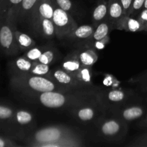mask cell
<instances>
[{"mask_svg": "<svg viewBox=\"0 0 147 147\" xmlns=\"http://www.w3.org/2000/svg\"><path fill=\"white\" fill-rule=\"evenodd\" d=\"M49 71H50L49 65L35 62L29 73L32 75H35V76H45L48 74Z\"/></svg>", "mask_w": 147, "mask_h": 147, "instance_id": "44dd1931", "label": "cell"}, {"mask_svg": "<svg viewBox=\"0 0 147 147\" xmlns=\"http://www.w3.org/2000/svg\"><path fill=\"white\" fill-rule=\"evenodd\" d=\"M108 98L112 102H121L125 98V93L120 90H111L108 93Z\"/></svg>", "mask_w": 147, "mask_h": 147, "instance_id": "d4e9b609", "label": "cell"}, {"mask_svg": "<svg viewBox=\"0 0 147 147\" xmlns=\"http://www.w3.org/2000/svg\"><path fill=\"white\" fill-rule=\"evenodd\" d=\"M108 13L109 20L113 27L121 30V25L125 18V15L120 0L108 1Z\"/></svg>", "mask_w": 147, "mask_h": 147, "instance_id": "5b68a950", "label": "cell"}, {"mask_svg": "<svg viewBox=\"0 0 147 147\" xmlns=\"http://www.w3.org/2000/svg\"><path fill=\"white\" fill-rule=\"evenodd\" d=\"M144 113V110L141 106H133L126 109L123 112V117L127 121H133L142 117Z\"/></svg>", "mask_w": 147, "mask_h": 147, "instance_id": "e0dca14e", "label": "cell"}, {"mask_svg": "<svg viewBox=\"0 0 147 147\" xmlns=\"http://www.w3.org/2000/svg\"><path fill=\"white\" fill-rule=\"evenodd\" d=\"M7 146H8V143H7V141L0 137V147H4Z\"/></svg>", "mask_w": 147, "mask_h": 147, "instance_id": "d590c367", "label": "cell"}, {"mask_svg": "<svg viewBox=\"0 0 147 147\" xmlns=\"http://www.w3.org/2000/svg\"><path fill=\"white\" fill-rule=\"evenodd\" d=\"M135 145L139 146H147V134L139 137L136 140Z\"/></svg>", "mask_w": 147, "mask_h": 147, "instance_id": "d6a6232c", "label": "cell"}, {"mask_svg": "<svg viewBox=\"0 0 147 147\" xmlns=\"http://www.w3.org/2000/svg\"><path fill=\"white\" fill-rule=\"evenodd\" d=\"M53 59H54V53L52 50H48L42 52L37 62L43 64L50 65L53 61Z\"/></svg>", "mask_w": 147, "mask_h": 147, "instance_id": "484cf974", "label": "cell"}, {"mask_svg": "<svg viewBox=\"0 0 147 147\" xmlns=\"http://www.w3.org/2000/svg\"><path fill=\"white\" fill-rule=\"evenodd\" d=\"M34 63L35 62H32L25 57H20L14 60L13 68L16 73H18V74L29 73Z\"/></svg>", "mask_w": 147, "mask_h": 147, "instance_id": "30bf717a", "label": "cell"}, {"mask_svg": "<svg viewBox=\"0 0 147 147\" xmlns=\"http://www.w3.org/2000/svg\"><path fill=\"white\" fill-rule=\"evenodd\" d=\"M144 1L145 0H134L129 16L134 17V16H136L137 12H140L144 7Z\"/></svg>", "mask_w": 147, "mask_h": 147, "instance_id": "4316f807", "label": "cell"}, {"mask_svg": "<svg viewBox=\"0 0 147 147\" xmlns=\"http://www.w3.org/2000/svg\"><path fill=\"white\" fill-rule=\"evenodd\" d=\"M32 140L34 146L56 147L72 146L68 131L59 126H48L37 131Z\"/></svg>", "mask_w": 147, "mask_h": 147, "instance_id": "6da1fadb", "label": "cell"}, {"mask_svg": "<svg viewBox=\"0 0 147 147\" xmlns=\"http://www.w3.org/2000/svg\"><path fill=\"white\" fill-rule=\"evenodd\" d=\"M53 77L57 83L63 86L74 87V86H79L80 83L74 76L63 69H57L55 70L53 72Z\"/></svg>", "mask_w": 147, "mask_h": 147, "instance_id": "52a82bcc", "label": "cell"}, {"mask_svg": "<svg viewBox=\"0 0 147 147\" xmlns=\"http://www.w3.org/2000/svg\"><path fill=\"white\" fill-rule=\"evenodd\" d=\"M7 1L11 7H16V6L20 5L22 0H7Z\"/></svg>", "mask_w": 147, "mask_h": 147, "instance_id": "e575fe53", "label": "cell"}, {"mask_svg": "<svg viewBox=\"0 0 147 147\" xmlns=\"http://www.w3.org/2000/svg\"><path fill=\"white\" fill-rule=\"evenodd\" d=\"M41 30L43 35L47 38H53L55 34L54 23L51 19L40 18Z\"/></svg>", "mask_w": 147, "mask_h": 147, "instance_id": "5bb4252c", "label": "cell"}, {"mask_svg": "<svg viewBox=\"0 0 147 147\" xmlns=\"http://www.w3.org/2000/svg\"><path fill=\"white\" fill-rule=\"evenodd\" d=\"M137 19L141 22L144 27L147 24V9H143L138 15Z\"/></svg>", "mask_w": 147, "mask_h": 147, "instance_id": "1f68e13d", "label": "cell"}, {"mask_svg": "<svg viewBox=\"0 0 147 147\" xmlns=\"http://www.w3.org/2000/svg\"><path fill=\"white\" fill-rule=\"evenodd\" d=\"M42 53V51L41 49L33 47L26 52L24 57H25L28 60H31L32 62H37Z\"/></svg>", "mask_w": 147, "mask_h": 147, "instance_id": "603a6c76", "label": "cell"}, {"mask_svg": "<svg viewBox=\"0 0 147 147\" xmlns=\"http://www.w3.org/2000/svg\"><path fill=\"white\" fill-rule=\"evenodd\" d=\"M108 2L105 0H100L93 13V19L96 22H99L107 16Z\"/></svg>", "mask_w": 147, "mask_h": 147, "instance_id": "9a60e30c", "label": "cell"}, {"mask_svg": "<svg viewBox=\"0 0 147 147\" xmlns=\"http://www.w3.org/2000/svg\"><path fill=\"white\" fill-rule=\"evenodd\" d=\"M1 0H0V2H1Z\"/></svg>", "mask_w": 147, "mask_h": 147, "instance_id": "60d3db41", "label": "cell"}, {"mask_svg": "<svg viewBox=\"0 0 147 147\" xmlns=\"http://www.w3.org/2000/svg\"><path fill=\"white\" fill-rule=\"evenodd\" d=\"M83 66L84 65L81 64L78 58H68L65 60L62 64V67L63 70L71 74L75 78Z\"/></svg>", "mask_w": 147, "mask_h": 147, "instance_id": "4fadbf2b", "label": "cell"}, {"mask_svg": "<svg viewBox=\"0 0 147 147\" xmlns=\"http://www.w3.org/2000/svg\"><path fill=\"white\" fill-rule=\"evenodd\" d=\"M55 28V34L58 38H63L69 34L78 27L68 11L62 9L60 7H55L53 18Z\"/></svg>", "mask_w": 147, "mask_h": 147, "instance_id": "7a4b0ae2", "label": "cell"}, {"mask_svg": "<svg viewBox=\"0 0 147 147\" xmlns=\"http://www.w3.org/2000/svg\"><path fill=\"white\" fill-rule=\"evenodd\" d=\"M76 78L81 84H89L91 82V73L87 66H83L80 71L76 74Z\"/></svg>", "mask_w": 147, "mask_h": 147, "instance_id": "ffe728a7", "label": "cell"}, {"mask_svg": "<svg viewBox=\"0 0 147 147\" xmlns=\"http://www.w3.org/2000/svg\"><path fill=\"white\" fill-rule=\"evenodd\" d=\"M16 120L17 123L21 125H26L32 121V116L31 113L26 111H19L16 113Z\"/></svg>", "mask_w": 147, "mask_h": 147, "instance_id": "7402d4cb", "label": "cell"}, {"mask_svg": "<svg viewBox=\"0 0 147 147\" xmlns=\"http://www.w3.org/2000/svg\"><path fill=\"white\" fill-rule=\"evenodd\" d=\"M120 1L121 3L122 7H123L125 17H129L130 15L132 3H133L134 0H120Z\"/></svg>", "mask_w": 147, "mask_h": 147, "instance_id": "4dcf8cb0", "label": "cell"}, {"mask_svg": "<svg viewBox=\"0 0 147 147\" xmlns=\"http://www.w3.org/2000/svg\"><path fill=\"white\" fill-rule=\"evenodd\" d=\"M109 32V25L107 23L102 22L98 26L96 30H94V32L93 34V39L96 42L103 40L107 37Z\"/></svg>", "mask_w": 147, "mask_h": 147, "instance_id": "d6986e66", "label": "cell"}, {"mask_svg": "<svg viewBox=\"0 0 147 147\" xmlns=\"http://www.w3.org/2000/svg\"><path fill=\"white\" fill-rule=\"evenodd\" d=\"M55 2L58 7L66 11H70L73 6L70 0H55Z\"/></svg>", "mask_w": 147, "mask_h": 147, "instance_id": "f546056e", "label": "cell"}, {"mask_svg": "<svg viewBox=\"0 0 147 147\" xmlns=\"http://www.w3.org/2000/svg\"><path fill=\"white\" fill-rule=\"evenodd\" d=\"M120 131V125L114 120L105 122L101 126V132L106 136H113Z\"/></svg>", "mask_w": 147, "mask_h": 147, "instance_id": "ac0fdd59", "label": "cell"}, {"mask_svg": "<svg viewBox=\"0 0 147 147\" xmlns=\"http://www.w3.org/2000/svg\"><path fill=\"white\" fill-rule=\"evenodd\" d=\"M94 29L90 25H81L74 29L73 32L69 34L71 38L76 40H86L93 35Z\"/></svg>", "mask_w": 147, "mask_h": 147, "instance_id": "7c38bea8", "label": "cell"}, {"mask_svg": "<svg viewBox=\"0 0 147 147\" xmlns=\"http://www.w3.org/2000/svg\"><path fill=\"white\" fill-rule=\"evenodd\" d=\"M17 76L24 79V84L25 87L29 88L33 91L43 93L47 91H54L56 86L51 80H49L44 76L32 75L27 76L25 74H17Z\"/></svg>", "mask_w": 147, "mask_h": 147, "instance_id": "277c9868", "label": "cell"}, {"mask_svg": "<svg viewBox=\"0 0 147 147\" xmlns=\"http://www.w3.org/2000/svg\"><path fill=\"white\" fill-rule=\"evenodd\" d=\"M94 111L91 108H83L80 109L78 112V116L82 121H90L94 116Z\"/></svg>", "mask_w": 147, "mask_h": 147, "instance_id": "cb8c5ba5", "label": "cell"}, {"mask_svg": "<svg viewBox=\"0 0 147 147\" xmlns=\"http://www.w3.org/2000/svg\"><path fill=\"white\" fill-rule=\"evenodd\" d=\"M137 80L142 85L147 83V71L145 72L142 75H141L140 77L137 79Z\"/></svg>", "mask_w": 147, "mask_h": 147, "instance_id": "836d02e7", "label": "cell"}, {"mask_svg": "<svg viewBox=\"0 0 147 147\" xmlns=\"http://www.w3.org/2000/svg\"><path fill=\"white\" fill-rule=\"evenodd\" d=\"M38 0H22L21 4H20L21 7L22 11H28L37 4Z\"/></svg>", "mask_w": 147, "mask_h": 147, "instance_id": "83f0119b", "label": "cell"}, {"mask_svg": "<svg viewBox=\"0 0 147 147\" xmlns=\"http://www.w3.org/2000/svg\"><path fill=\"white\" fill-rule=\"evenodd\" d=\"M78 58L83 65L88 67L96 63L98 57L94 52L88 50L80 52L78 56Z\"/></svg>", "mask_w": 147, "mask_h": 147, "instance_id": "2e32d148", "label": "cell"}, {"mask_svg": "<svg viewBox=\"0 0 147 147\" xmlns=\"http://www.w3.org/2000/svg\"><path fill=\"white\" fill-rule=\"evenodd\" d=\"M145 125L147 126V116L146 117V119H145Z\"/></svg>", "mask_w": 147, "mask_h": 147, "instance_id": "ab89813d", "label": "cell"}, {"mask_svg": "<svg viewBox=\"0 0 147 147\" xmlns=\"http://www.w3.org/2000/svg\"><path fill=\"white\" fill-rule=\"evenodd\" d=\"M144 27L141 23V22L137 18H134L131 16L125 17L121 25V30H124L131 32L144 31Z\"/></svg>", "mask_w": 147, "mask_h": 147, "instance_id": "9c48e42d", "label": "cell"}, {"mask_svg": "<svg viewBox=\"0 0 147 147\" xmlns=\"http://www.w3.org/2000/svg\"><path fill=\"white\" fill-rule=\"evenodd\" d=\"M14 32H15L16 41L19 49L21 50H27L34 47L35 42L28 34L17 30H15Z\"/></svg>", "mask_w": 147, "mask_h": 147, "instance_id": "8fae6325", "label": "cell"}, {"mask_svg": "<svg viewBox=\"0 0 147 147\" xmlns=\"http://www.w3.org/2000/svg\"><path fill=\"white\" fill-rule=\"evenodd\" d=\"M144 31H146L147 32V24L145 25L144 27Z\"/></svg>", "mask_w": 147, "mask_h": 147, "instance_id": "f35d334b", "label": "cell"}, {"mask_svg": "<svg viewBox=\"0 0 147 147\" xmlns=\"http://www.w3.org/2000/svg\"><path fill=\"white\" fill-rule=\"evenodd\" d=\"M12 15L9 14L7 22L0 27V46L8 54H15L19 49L15 38V30L11 23Z\"/></svg>", "mask_w": 147, "mask_h": 147, "instance_id": "3957f363", "label": "cell"}, {"mask_svg": "<svg viewBox=\"0 0 147 147\" xmlns=\"http://www.w3.org/2000/svg\"><path fill=\"white\" fill-rule=\"evenodd\" d=\"M143 86V90L145 92V93H147V83L146 84L142 85Z\"/></svg>", "mask_w": 147, "mask_h": 147, "instance_id": "8d00e7d4", "label": "cell"}, {"mask_svg": "<svg viewBox=\"0 0 147 147\" xmlns=\"http://www.w3.org/2000/svg\"><path fill=\"white\" fill-rule=\"evenodd\" d=\"M143 9H147V0H145Z\"/></svg>", "mask_w": 147, "mask_h": 147, "instance_id": "74e56055", "label": "cell"}, {"mask_svg": "<svg viewBox=\"0 0 147 147\" xmlns=\"http://www.w3.org/2000/svg\"><path fill=\"white\" fill-rule=\"evenodd\" d=\"M35 7L40 18H53L55 7L51 0H38Z\"/></svg>", "mask_w": 147, "mask_h": 147, "instance_id": "ba28073f", "label": "cell"}, {"mask_svg": "<svg viewBox=\"0 0 147 147\" xmlns=\"http://www.w3.org/2000/svg\"><path fill=\"white\" fill-rule=\"evenodd\" d=\"M13 115V111L10 108L0 105V119L6 120L11 118Z\"/></svg>", "mask_w": 147, "mask_h": 147, "instance_id": "f1b7e54d", "label": "cell"}, {"mask_svg": "<svg viewBox=\"0 0 147 147\" xmlns=\"http://www.w3.org/2000/svg\"><path fill=\"white\" fill-rule=\"evenodd\" d=\"M39 100L43 106L50 109L61 108L67 102L64 95L59 92H55V90L40 93Z\"/></svg>", "mask_w": 147, "mask_h": 147, "instance_id": "8992f818", "label": "cell"}]
</instances>
